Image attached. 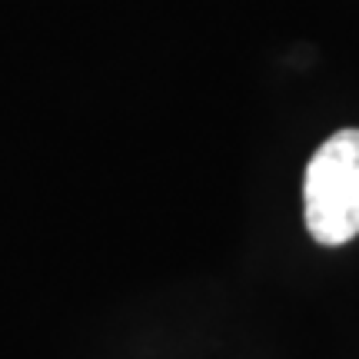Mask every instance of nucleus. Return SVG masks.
Wrapping results in <instances>:
<instances>
[{
  "label": "nucleus",
  "mask_w": 359,
  "mask_h": 359,
  "mask_svg": "<svg viewBox=\"0 0 359 359\" xmlns=\"http://www.w3.org/2000/svg\"><path fill=\"white\" fill-rule=\"evenodd\" d=\"M303 203L316 243L343 246L359 236V130H339L313 154Z\"/></svg>",
  "instance_id": "nucleus-1"
}]
</instances>
